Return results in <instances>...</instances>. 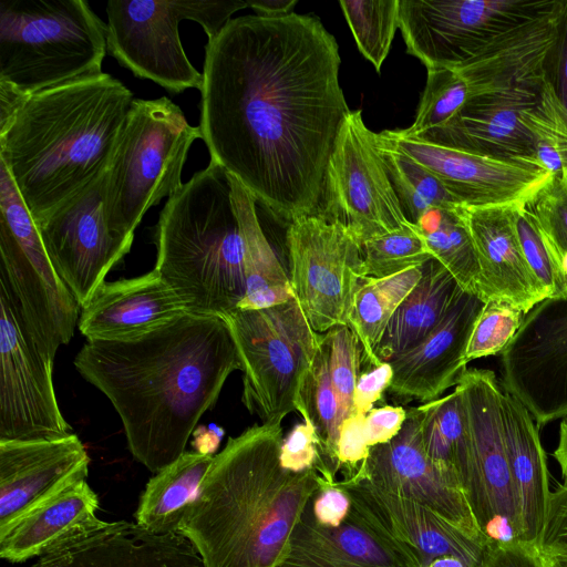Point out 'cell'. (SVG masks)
<instances>
[{"label":"cell","instance_id":"obj_5","mask_svg":"<svg viewBox=\"0 0 567 567\" xmlns=\"http://www.w3.org/2000/svg\"><path fill=\"white\" fill-rule=\"evenodd\" d=\"M252 194L215 161L171 195L154 228V269L187 313L225 318L246 295Z\"/></svg>","mask_w":567,"mask_h":567},{"label":"cell","instance_id":"obj_47","mask_svg":"<svg viewBox=\"0 0 567 567\" xmlns=\"http://www.w3.org/2000/svg\"><path fill=\"white\" fill-rule=\"evenodd\" d=\"M392 367L382 362L362 371L358 378L354 391L355 414L367 415L389 390L392 380Z\"/></svg>","mask_w":567,"mask_h":567},{"label":"cell","instance_id":"obj_50","mask_svg":"<svg viewBox=\"0 0 567 567\" xmlns=\"http://www.w3.org/2000/svg\"><path fill=\"white\" fill-rule=\"evenodd\" d=\"M220 430L221 429L215 425L196 426L192 434L194 436L192 445L195 451L202 454L213 455L223 436V431Z\"/></svg>","mask_w":567,"mask_h":567},{"label":"cell","instance_id":"obj_25","mask_svg":"<svg viewBox=\"0 0 567 567\" xmlns=\"http://www.w3.org/2000/svg\"><path fill=\"white\" fill-rule=\"evenodd\" d=\"M523 206H461L476 252L480 277L476 293L486 302H507L525 313L547 295L524 257L516 229Z\"/></svg>","mask_w":567,"mask_h":567},{"label":"cell","instance_id":"obj_19","mask_svg":"<svg viewBox=\"0 0 567 567\" xmlns=\"http://www.w3.org/2000/svg\"><path fill=\"white\" fill-rule=\"evenodd\" d=\"M357 476L426 506L474 540L489 542L477 526L457 474L426 455L415 406L406 410V419L391 441L370 449Z\"/></svg>","mask_w":567,"mask_h":567},{"label":"cell","instance_id":"obj_24","mask_svg":"<svg viewBox=\"0 0 567 567\" xmlns=\"http://www.w3.org/2000/svg\"><path fill=\"white\" fill-rule=\"evenodd\" d=\"M310 499L276 567H421L406 548L353 505L341 525L327 527L316 522Z\"/></svg>","mask_w":567,"mask_h":567},{"label":"cell","instance_id":"obj_21","mask_svg":"<svg viewBox=\"0 0 567 567\" xmlns=\"http://www.w3.org/2000/svg\"><path fill=\"white\" fill-rule=\"evenodd\" d=\"M352 505L406 548L426 567L444 556L461 559L466 567H477L488 543L474 540L443 520L426 506L388 492L362 476L337 481Z\"/></svg>","mask_w":567,"mask_h":567},{"label":"cell","instance_id":"obj_38","mask_svg":"<svg viewBox=\"0 0 567 567\" xmlns=\"http://www.w3.org/2000/svg\"><path fill=\"white\" fill-rule=\"evenodd\" d=\"M339 4L358 49L380 72L399 28V0L340 1Z\"/></svg>","mask_w":567,"mask_h":567},{"label":"cell","instance_id":"obj_30","mask_svg":"<svg viewBox=\"0 0 567 567\" xmlns=\"http://www.w3.org/2000/svg\"><path fill=\"white\" fill-rule=\"evenodd\" d=\"M502 419L518 519L517 540L538 547L551 492L539 427L525 405L504 389Z\"/></svg>","mask_w":567,"mask_h":567},{"label":"cell","instance_id":"obj_28","mask_svg":"<svg viewBox=\"0 0 567 567\" xmlns=\"http://www.w3.org/2000/svg\"><path fill=\"white\" fill-rule=\"evenodd\" d=\"M99 497L86 478L70 483L0 528V557L22 563L63 549L104 528Z\"/></svg>","mask_w":567,"mask_h":567},{"label":"cell","instance_id":"obj_1","mask_svg":"<svg viewBox=\"0 0 567 567\" xmlns=\"http://www.w3.org/2000/svg\"><path fill=\"white\" fill-rule=\"evenodd\" d=\"M320 19L229 20L205 47L199 128L210 159L289 226L319 215L327 166L351 111Z\"/></svg>","mask_w":567,"mask_h":567},{"label":"cell","instance_id":"obj_10","mask_svg":"<svg viewBox=\"0 0 567 567\" xmlns=\"http://www.w3.org/2000/svg\"><path fill=\"white\" fill-rule=\"evenodd\" d=\"M224 319L240 360L244 405L262 423H281L296 411L319 333L295 298L262 309H237Z\"/></svg>","mask_w":567,"mask_h":567},{"label":"cell","instance_id":"obj_3","mask_svg":"<svg viewBox=\"0 0 567 567\" xmlns=\"http://www.w3.org/2000/svg\"><path fill=\"white\" fill-rule=\"evenodd\" d=\"M282 441L281 423L255 424L214 455L178 527L205 567H276L309 499L336 483L285 470Z\"/></svg>","mask_w":567,"mask_h":567},{"label":"cell","instance_id":"obj_52","mask_svg":"<svg viewBox=\"0 0 567 567\" xmlns=\"http://www.w3.org/2000/svg\"><path fill=\"white\" fill-rule=\"evenodd\" d=\"M553 456L560 468L561 485L567 486V416L559 424L558 443Z\"/></svg>","mask_w":567,"mask_h":567},{"label":"cell","instance_id":"obj_54","mask_svg":"<svg viewBox=\"0 0 567 567\" xmlns=\"http://www.w3.org/2000/svg\"><path fill=\"white\" fill-rule=\"evenodd\" d=\"M567 176V175H566Z\"/></svg>","mask_w":567,"mask_h":567},{"label":"cell","instance_id":"obj_4","mask_svg":"<svg viewBox=\"0 0 567 567\" xmlns=\"http://www.w3.org/2000/svg\"><path fill=\"white\" fill-rule=\"evenodd\" d=\"M133 100L101 72L24 96L0 121V163L35 223L106 172Z\"/></svg>","mask_w":567,"mask_h":567},{"label":"cell","instance_id":"obj_37","mask_svg":"<svg viewBox=\"0 0 567 567\" xmlns=\"http://www.w3.org/2000/svg\"><path fill=\"white\" fill-rule=\"evenodd\" d=\"M522 122L535 143L533 157L555 176L567 175V107L547 74L536 104L522 114Z\"/></svg>","mask_w":567,"mask_h":567},{"label":"cell","instance_id":"obj_53","mask_svg":"<svg viewBox=\"0 0 567 567\" xmlns=\"http://www.w3.org/2000/svg\"><path fill=\"white\" fill-rule=\"evenodd\" d=\"M426 567H466L465 564L453 556H444L436 558L431 564H429Z\"/></svg>","mask_w":567,"mask_h":567},{"label":"cell","instance_id":"obj_49","mask_svg":"<svg viewBox=\"0 0 567 567\" xmlns=\"http://www.w3.org/2000/svg\"><path fill=\"white\" fill-rule=\"evenodd\" d=\"M555 54L557 80L554 84L559 99L567 107V17L560 31V37Z\"/></svg>","mask_w":567,"mask_h":567},{"label":"cell","instance_id":"obj_7","mask_svg":"<svg viewBox=\"0 0 567 567\" xmlns=\"http://www.w3.org/2000/svg\"><path fill=\"white\" fill-rule=\"evenodd\" d=\"M202 138L166 96L134 99L105 172L104 213L110 231L132 247L145 213L183 186L192 144Z\"/></svg>","mask_w":567,"mask_h":567},{"label":"cell","instance_id":"obj_34","mask_svg":"<svg viewBox=\"0 0 567 567\" xmlns=\"http://www.w3.org/2000/svg\"><path fill=\"white\" fill-rule=\"evenodd\" d=\"M433 258L456 279L460 287L476 293L480 266L468 229L457 209L433 208L416 224Z\"/></svg>","mask_w":567,"mask_h":567},{"label":"cell","instance_id":"obj_23","mask_svg":"<svg viewBox=\"0 0 567 567\" xmlns=\"http://www.w3.org/2000/svg\"><path fill=\"white\" fill-rule=\"evenodd\" d=\"M90 457L76 434L0 441V528L66 485L89 475Z\"/></svg>","mask_w":567,"mask_h":567},{"label":"cell","instance_id":"obj_15","mask_svg":"<svg viewBox=\"0 0 567 567\" xmlns=\"http://www.w3.org/2000/svg\"><path fill=\"white\" fill-rule=\"evenodd\" d=\"M463 401L467 454L458 481L480 530L494 518L518 519L503 436L499 379L492 370L466 369L457 384ZM484 535V534H483Z\"/></svg>","mask_w":567,"mask_h":567},{"label":"cell","instance_id":"obj_36","mask_svg":"<svg viewBox=\"0 0 567 567\" xmlns=\"http://www.w3.org/2000/svg\"><path fill=\"white\" fill-rule=\"evenodd\" d=\"M378 146L403 214L411 224L415 225L433 208L457 209L463 206L424 166L379 140Z\"/></svg>","mask_w":567,"mask_h":567},{"label":"cell","instance_id":"obj_46","mask_svg":"<svg viewBox=\"0 0 567 567\" xmlns=\"http://www.w3.org/2000/svg\"><path fill=\"white\" fill-rule=\"evenodd\" d=\"M312 515L319 525L338 527L351 511V498L337 482L322 486L310 499Z\"/></svg>","mask_w":567,"mask_h":567},{"label":"cell","instance_id":"obj_40","mask_svg":"<svg viewBox=\"0 0 567 567\" xmlns=\"http://www.w3.org/2000/svg\"><path fill=\"white\" fill-rule=\"evenodd\" d=\"M468 97L467 85L456 72L449 69L427 70L415 121L402 131L406 135H417L439 127L451 120Z\"/></svg>","mask_w":567,"mask_h":567},{"label":"cell","instance_id":"obj_11","mask_svg":"<svg viewBox=\"0 0 567 567\" xmlns=\"http://www.w3.org/2000/svg\"><path fill=\"white\" fill-rule=\"evenodd\" d=\"M318 216L342 224L361 244L411 225L386 173L377 133L365 126L361 110L350 111L339 130Z\"/></svg>","mask_w":567,"mask_h":567},{"label":"cell","instance_id":"obj_8","mask_svg":"<svg viewBox=\"0 0 567 567\" xmlns=\"http://www.w3.org/2000/svg\"><path fill=\"white\" fill-rule=\"evenodd\" d=\"M248 1L111 0L106 3L107 51L137 78L172 93L200 91L203 73L188 60L178 32L183 20L202 25L208 40Z\"/></svg>","mask_w":567,"mask_h":567},{"label":"cell","instance_id":"obj_43","mask_svg":"<svg viewBox=\"0 0 567 567\" xmlns=\"http://www.w3.org/2000/svg\"><path fill=\"white\" fill-rule=\"evenodd\" d=\"M527 206L563 260L567 252V176H554Z\"/></svg>","mask_w":567,"mask_h":567},{"label":"cell","instance_id":"obj_2","mask_svg":"<svg viewBox=\"0 0 567 567\" xmlns=\"http://www.w3.org/2000/svg\"><path fill=\"white\" fill-rule=\"evenodd\" d=\"M76 371L117 412L132 455L157 473L186 452L240 360L227 321L185 313L131 340H86Z\"/></svg>","mask_w":567,"mask_h":567},{"label":"cell","instance_id":"obj_22","mask_svg":"<svg viewBox=\"0 0 567 567\" xmlns=\"http://www.w3.org/2000/svg\"><path fill=\"white\" fill-rule=\"evenodd\" d=\"M484 303L477 293L462 290L423 340L388 361L393 372L388 392L401 403H426L455 386L466 370L465 352Z\"/></svg>","mask_w":567,"mask_h":567},{"label":"cell","instance_id":"obj_17","mask_svg":"<svg viewBox=\"0 0 567 567\" xmlns=\"http://www.w3.org/2000/svg\"><path fill=\"white\" fill-rule=\"evenodd\" d=\"M431 172L463 206H526L555 176L530 157H498L425 143L401 130L377 134Z\"/></svg>","mask_w":567,"mask_h":567},{"label":"cell","instance_id":"obj_12","mask_svg":"<svg viewBox=\"0 0 567 567\" xmlns=\"http://www.w3.org/2000/svg\"><path fill=\"white\" fill-rule=\"evenodd\" d=\"M289 280L295 299L317 333L348 326L362 278V246L337 221L303 216L286 233Z\"/></svg>","mask_w":567,"mask_h":567},{"label":"cell","instance_id":"obj_48","mask_svg":"<svg viewBox=\"0 0 567 567\" xmlns=\"http://www.w3.org/2000/svg\"><path fill=\"white\" fill-rule=\"evenodd\" d=\"M406 410L401 405L373 408L365 415V437L369 447L391 441L401 430Z\"/></svg>","mask_w":567,"mask_h":567},{"label":"cell","instance_id":"obj_33","mask_svg":"<svg viewBox=\"0 0 567 567\" xmlns=\"http://www.w3.org/2000/svg\"><path fill=\"white\" fill-rule=\"evenodd\" d=\"M422 276L421 267L384 277H362L354 293L348 327L362 347V367L378 365L375 348L400 303Z\"/></svg>","mask_w":567,"mask_h":567},{"label":"cell","instance_id":"obj_20","mask_svg":"<svg viewBox=\"0 0 567 567\" xmlns=\"http://www.w3.org/2000/svg\"><path fill=\"white\" fill-rule=\"evenodd\" d=\"M566 17L567 0H556L548 10L478 45L452 71L466 83L470 97L514 87L538 91Z\"/></svg>","mask_w":567,"mask_h":567},{"label":"cell","instance_id":"obj_41","mask_svg":"<svg viewBox=\"0 0 567 567\" xmlns=\"http://www.w3.org/2000/svg\"><path fill=\"white\" fill-rule=\"evenodd\" d=\"M527 205L519 207L516 215V229L524 257L547 298L561 296L567 291V276L561 257Z\"/></svg>","mask_w":567,"mask_h":567},{"label":"cell","instance_id":"obj_6","mask_svg":"<svg viewBox=\"0 0 567 567\" xmlns=\"http://www.w3.org/2000/svg\"><path fill=\"white\" fill-rule=\"evenodd\" d=\"M106 24L83 0H2L0 85L28 96L102 72Z\"/></svg>","mask_w":567,"mask_h":567},{"label":"cell","instance_id":"obj_35","mask_svg":"<svg viewBox=\"0 0 567 567\" xmlns=\"http://www.w3.org/2000/svg\"><path fill=\"white\" fill-rule=\"evenodd\" d=\"M415 409L426 455L458 477L467 454L466 419L458 388Z\"/></svg>","mask_w":567,"mask_h":567},{"label":"cell","instance_id":"obj_32","mask_svg":"<svg viewBox=\"0 0 567 567\" xmlns=\"http://www.w3.org/2000/svg\"><path fill=\"white\" fill-rule=\"evenodd\" d=\"M214 455L185 452L147 482L135 512V523L157 535L178 533Z\"/></svg>","mask_w":567,"mask_h":567},{"label":"cell","instance_id":"obj_13","mask_svg":"<svg viewBox=\"0 0 567 567\" xmlns=\"http://www.w3.org/2000/svg\"><path fill=\"white\" fill-rule=\"evenodd\" d=\"M556 0H399L408 53L427 70H452L482 43L548 10Z\"/></svg>","mask_w":567,"mask_h":567},{"label":"cell","instance_id":"obj_39","mask_svg":"<svg viewBox=\"0 0 567 567\" xmlns=\"http://www.w3.org/2000/svg\"><path fill=\"white\" fill-rule=\"evenodd\" d=\"M362 246V277L384 278L421 267L433 256L416 225L372 237Z\"/></svg>","mask_w":567,"mask_h":567},{"label":"cell","instance_id":"obj_31","mask_svg":"<svg viewBox=\"0 0 567 567\" xmlns=\"http://www.w3.org/2000/svg\"><path fill=\"white\" fill-rule=\"evenodd\" d=\"M421 269L420 280L394 311L375 348L379 364L423 340L443 320L463 290L435 258L427 260Z\"/></svg>","mask_w":567,"mask_h":567},{"label":"cell","instance_id":"obj_26","mask_svg":"<svg viewBox=\"0 0 567 567\" xmlns=\"http://www.w3.org/2000/svg\"><path fill=\"white\" fill-rule=\"evenodd\" d=\"M538 91L514 87L470 97L443 125L417 135L415 140L451 148L498 157H530L535 152L532 134L522 114L534 106Z\"/></svg>","mask_w":567,"mask_h":567},{"label":"cell","instance_id":"obj_27","mask_svg":"<svg viewBox=\"0 0 567 567\" xmlns=\"http://www.w3.org/2000/svg\"><path fill=\"white\" fill-rule=\"evenodd\" d=\"M185 313L181 299L153 269L130 279L105 280L81 308L78 328L86 340H131Z\"/></svg>","mask_w":567,"mask_h":567},{"label":"cell","instance_id":"obj_29","mask_svg":"<svg viewBox=\"0 0 567 567\" xmlns=\"http://www.w3.org/2000/svg\"><path fill=\"white\" fill-rule=\"evenodd\" d=\"M30 567H205L192 543L179 533L157 535L136 523L111 522Z\"/></svg>","mask_w":567,"mask_h":567},{"label":"cell","instance_id":"obj_9","mask_svg":"<svg viewBox=\"0 0 567 567\" xmlns=\"http://www.w3.org/2000/svg\"><path fill=\"white\" fill-rule=\"evenodd\" d=\"M0 284L40 351L54 361L78 326L81 308L58 275L37 225L0 163Z\"/></svg>","mask_w":567,"mask_h":567},{"label":"cell","instance_id":"obj_42","mask_svg":"<svg viewBox=\"0 0 567 567\" xmlns=\"http://www.w3.org/2000/svg\"><path fill=\"white\" fill-rule=\"evenodd\" d=\"M525 312L498 300H487L472 330L465 362L502 354L522 326Z\"/></svg>","mask_w":567,"mask_h":567},{"label":"cell","instance_id":"obj_45","mask_svg":"<svg viewBox=\"0 0 567 567\" xmlns=\"http://www.w3.org/2000/svg\"><path fill=\"white\" fill-rule=\"evenodd\" d=\"M477 567H546L539 548L523 542H488Z\"/></svg>","mask_w":567,"mask_h":567},{"label":"cell","instance_id":"obj_14","mask_svg":"<svg viewBox=\"0 0 567 567\" xmlns=\"http://www.w3.org/2000/svg\"><path fill=\"white\" fill-rule=\"evenodd\" d=\"M53 362L33 343L0 284V441L72 433L58 404Z\"/></svg>","mask_w":567,"mask_h":567},{"label":"cell","instance_id":"obj_18","mask_svg":"<svg viewBox=\"0 0 567 567\" xmlns=\"http://www.w3.org/2000/svg\"><path fill=\"white\" fill-rule=\"evenodd\" d=\"M104 176L105 173L35 223L53 267L80 308L131 250L107 227Z\"/></svg>","mask_w":567,"mask_h":567},{"label":"cell","instance_id":"obj_44","mask_svg":"<svg viewBox=\"0 0 567 567\" xmlns=\"http://www.w3.org/2000/svg\"><path fill=\"white\" fill-rule=\"evenodd\" d=\"M281 466L293 473L317 470L322 476L323 468L319 442L313 426L309 422L295 425L280 447Z\"/></svg>","mask_w":567,"mask_h":567},{"label":"cell","instance_id":"obj_16","mask_svg":"<svg viewBox=\"0 0 567 567\" xmlns=\"http://www.w3.org/2000/svg\"><path fill=\"white\" fill-rule=\"evenodd\" d=\"M501 377L538 427L567 416V291L525 313L501 354Z\"/></svg>","mask_w":567,"mask_h":567},{"label":"cell","instance_id":"obj_51","mask_svg":"<svg viewBox=\"0 0 567 567\" xmlns=\"http://www.w3.org/2000/svg\"><path fill=\"white\" fill-rule=\"evenodd\" d=\"M298 0H249L248 6L258 16L280 17L292 12Z\"/></svg>","mask_w":567,"mask_h":567}]
</instances>
